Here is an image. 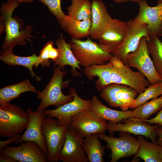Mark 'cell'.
Instances as JSON below:
<instances>
[{
	"mask_svg": "<svg viewBox=\"0 0 162 162\" xmlns=\"http://www.w3.org/2000/svg\"><path fill=\"white\" fill-rule=\"evenodd\" d=\"M74 96V100L62 105L55 110H44L46 115L56 118L58 122L66 125L69 124L72 118L78 113L91 107V100H84L77 94L76 89L71 88L69 90Z\"/></svg>",
	"mask_w": 162,
	"mask_h": 162,
	"instance_id": "cell-12",
	"label": "cell"
},
{
	"mask_svg": "<svg viewBox=\"0 0 162 162\" xmlns=\"http://www.w3.org/2000/svg\"><path fill=\"white\" fill-rule=\"evenodd\" d=\"M162 108V96L136 107L132 111L134 118L139 120H146Z\"/></svg>",
	"mask_w": 162,
	"mask_h": 162,
	"instance_id": "cell-29",
	"label": "cell"
},
{
	"mask_svg": "<svg viewBox=\"0 0 162 162\" xmlns=\"http://www.w3.org/2000/svg\"><path fill=\"white\" fill-rule=\"evenodd\" d=\"M147 44L155 69L160 76H162V42L156 36L147 40Z\"/></svg>",
	"mask_w": 162,
	"mask_h": 162,
	"instance_id": "cell-30",
	"label": "cell"
},
{
	"mask_svg": "<svg viewBox=\"0 0 162 162\" xmlns=\"http://www.w3.org/2000/svg\"><path fill=\"white\" fill-rule=\"evenodd\" d=\"M92 25L89 36L92 40H98L112 18L106 6L101 0H92Z\"/></svg>",
	"mask_w": 162,
	"mask_h": 162,
	"instance_id": "cell-19",
	"label": "cell"
},
{
	"mask_svg": "<svg viewBox=\"0 0 162 162\" xmlns=\"http://www.w3.org/2000/svg\"><path fill=\"white\" fill-rule=\"evenodd\" d=\"M91 108L100 118L113 123L126 122L134 118L132 111H118L109 108L103 104L95 95L91 100Z\"/></svg>",
	"mask_w": 162,
	"mask_h": 162,
	"instance_id": "cell-20",
	"label": "cell"
},
{
	"mask_svg": "<svg viewBox=\"0 0 162 162\" xmlns=\"http://www.w3.org/2000/svg\"><path fill=\"white\" fill-rule=\"evenodd\" d=\"M29 115V121L26 130L21 137L16 141L19 143L22 141H31L38 144L43 153L47 155L48 150L45 137L42 131V125L46 115L43 111H32L30 108L27 109Z\"/></svg>",
	"mask_w": 162,
	"mask_h": 162,
	"instance_id": "cell-17",
	"label": "cell"
},
{
	"mask_svg": "<svg viewBox=\"0 0 162 162\" xmlns=\"http://www.w3.org/2000/svg\"><path fill=\"white\" fill-rule=\"evenodd\" d=\"M127 30L126 22L112 18L98 39L99 45L112 54L123 41Z\"/></svg>",
	"mask_w": 162,
	"mask_h": 162,
	"instance_id": "cell-18",
	"label": "cell"
},
{
	"mask_svg": "<svg viewBox=\"0 0 162 162\" xmlns=\"http://www.w3.org/2000/svg\"><path fill=\"white\" fill-rule=\"evenodd\" d=\"M126 22L127 30L124 38L112 53L121 59L124 64L126 56L137 49L142 38L146 37L147 40L149 39L146 23L134 19L130 20Z\"/></svg>",
	"mask_w": 162,
	"mask_h": 162,
	"instance_id": "cell-8",
	"label": "cell"
},
{
	"mask_svg": "<svg viewBox=\"0 0 162 162\" xmlns=\"http://www.w3.org/2000/svg\"><path fill=\"white\" fill-rule=\"evenodd\" d=\"M19 5V3L15 0H8L1 4L0 9V33H5V37L2 47V50L8 49H13L16 46H24L26 44V39L35 38L31 35L32 25L22 28L23 21L16 16L12 17L15 9Z\"/></svg>",
	"mask_w": 162,
	"mask_h": 162,
	"instance_id": "cell-1",
	"label": "cell"
},
{
	"mask_svg": "<svg viewBox=\"0 0 162 162\" xmlns=\"http://www.w3.org/2000/svg\"><path fill=\"white\" fill-rule=\"evenodd\" d=\"M140 121L148 123L151 125L156 124L162 126V108L154 117L150 119Z\"/></svg>",
	"mask_w": 162,
	"mask_h": 162,
	"instance_id": "cell-34",
	"label": "cell"
},
{
	"mask_svg": "<svg viewBox=\"0 0 162 162\" xmlns=\"http://www.w3.org/2000/svg\"><path fill=\"white\" fill-rule=\"evenodd\" d=\"M38 57L35 54L28 57H22L14 54L12 50L6 49L2 50L0 56V60L7 64L10 65H21L28 69L32 77H36L37 80L40 81L41 78L36 75L32 68L37 64Z\"/></svg>",
	"mask_w": 162,
	"mask_h": 162,
	"instance_id": "cell-24",
	"label": "cell"
},
{
	"mask_svg": "<svg viewBox=\"0 0 162 162\" xmlns=\"http://www.w3.org/2000/svg\"><path fill=\"white\" fill-rule=\"evenodd\" d=\"M98 135L99 139L107 142L106 147L111 150V162H116L121 158L135 155L140 146L138 139L128 133L120 132V136L117 138L108 136L104 133Z\"/></svg>",
	"mask_w": 162,
	"mask_h": 162,
	"instance_id": "cell-9",
	"label": "cell"
},
{
	"mask_svg": "<svg viewBox=\"0 0 162 162\" xmlns=\"http://www.w3.org/2000/svg\"><path fill=\"white\" fill-rule=\"evenodd\" d=\"M20 134H17L9 138L4 141H0V151L2 150L8 145L13 142H15L21 137Z\"/></svg>",
	"mask_w": 162,
	"mask_h": 162,
	"instance_id": "cell-35",
	"label": "cell"
},
{
	"mask_svg": "<svg viewBox=\"0 0 162 162\" xmlns=\"http://www.w3.org/2000/svg\"><path fill=\"white\" fill-rule=\"evenodd\" d=\"M160 77H161V79H162V76H160Z\"/></svg>",
	"mask_w": 162,
	"mask_h": 162,
	"instance_id": "cell-43",
	"label": "cell"
},
{
	"mask_svg": "<svg viewBox=\"0 0 162 162\" xmlns=\"http://www.w3.org/2000/svg\"><path fill=\"white\" fill-rule=\"evenodd\" d=\"M139 13L134 19L146 23L149 39L162 34V3L151 7L146 0H140Z\"/></svg>",
	"mask_w": 162,
	"mask_h": 162,
	"instance_id": "cell-14",
	"label": "cell"
},
{
	"mask_svg": "<svg viewBox=\"0 0 162 162\" xmlns=\"http://www.w3.org/2000/svg\"><path fill=\"white\" fill-rule=\"evenodd\" d=\"M67 9L68 15L80 20H92V2L90 0H71Z\"/></svg>",
	"mask_w": 162,
	"mask_h": 162,
	"instance_id": "cell-28",
	"label": "cell"
},
{
	"mask_svg": "<svg viewBox=\"0 0 162 162\" xmlns=\"http://www.w3.org/2000/svg\"><path fill=\"white\" fill-rule=\"evenodd\" d=\"M115 3L118 4L124 3L128 1L137 2L140 0H113Z\"/></svg>",
	"mask_w": 162,
	"mask_h": 162,
	"instance_id": "cell-38",
	"label": "cell"
},
{
	"mask_svg": "<svg viewBox=\"0 0 162 162\" xmlns=\"http://www.w3.org/2000/svg\"><path fill=\"white\" fill-rule=\"evenodd\" d=\"M158 138L156 139L155 143L162 146V127H159L157 130Z\"/></svg>",
	"mask_w": 162,
	"mask_h": 162,
	"instance_id": "cell-37",
	"label": "cell"
},
{
	"mask_svg": "<svg viewBox=\"0 0 162 162\" xmlns=\"http://www.w3.org/2000/svg\"><path fill=\"white\" fill-rule=\"evenodd\" d=\"M58 66L54 68V73L50 82L41 92H38V98L41 100L37 110L43 111L47 107L54 105L57 107L72 101L74 96L70 92L67 95L64 94L62 89L68 81L64 82L63 77L67 72L61 70Z\"/></svg>",
	"mask_w": 162,
	"mask_h": 162,
	"instance_id": "cell-3",
	"label": "cell"
},
{
	"mask_svg": "<svg viewBox=\"0 0 162 162\" xmlns=\"http://www.w3.org/2000/svg\"><path fill=\"white\" fill-rule=\"evenodd\" d=\"M27 112L19 106L8 103L0 106V135L8 137L26 129L29 121Z\"/></svg>",
	"mask_w": 162,
	"mask_h": 162,
	"instance_id": "cell-4",
	"label": "cell"
},
{
	"mask_svg": "<svg viewBox=\"0 0 162 162\" xmlns=\"http://www.w3.org/2000/svg\"><path fill=\"white\" fill-rule=\"evenodd\" d=\"M140 145L135 155L145 162H162V146L146 140L144 136L139 135Z\"/></svg>",
	"mask_w": 162,
	"mask_h": 162,
	"instance_id": "cell-25",
	"label": "cell"
},
{
	"mask_svg": "<svg viewBox=\"0 0 162 162\" xmlns=\"http://www.w3.org/2000/svg\"><path fill=\"white\" fill-rule=\"evenodd\" d=\"M162 3V0H158V4L161 3Z\"/></svg>",
	"mask_w": 162,
	"mask_h": 162,
	"instance_id": "cell-41",
	"label": "cell"
},
{
	"mask_svg": "<svg viewBox=\"0 0 162 162\" xmlns=\"http://www.w3.org/2000/svg\"><path fill=\"white\" fill-rule=\"evenodd\" d=\"M160 126L159 124L152 125L146 122L134 118H131L124 123L116 124L108 122L106 130L111 136L116 131L125 132L143 136L148 138L152 142L155 143L158 137L157 130Z\"/></svg>",
	"mask_w": 162,
	"mask_h": 162,
	"instance_id": "cell-15",
	"label": "cell"
},
{
	"mask_svg": "<svg viewBox=\"0 0 162 162\" xmlns=\"http://www.w3.org/2000/svg\"><path fill=\"white\" fill-rule=\"evenodd\" d=\"M160 95H161V89L160 82L150 85L143 92L139 94L130 108L135 109L148 100L157 98Z\"/></svg>",
	"mask_w": 162,
	"mask_h": 162,
	"instance_id": "cell-32",
	"label": "cell"
},
{
	"mask_svg": "<svg viewBox=\"0 0 162 162\" xmlns=\"http://www.w3.org/2000/svg\"><path fill=\"white\" fill-rule=\"evenodd\" d=\"M0 162H17L14 158L6 155L0 153Z\"/></svg>",
	"mask_w": 162,
	"mask_h": 162,
	"instance_id": "cell-36",
	"label": "cell"
},
{
	"mask_svg": "<svg viewBox=\"0 0 162 162\" xmlns=\"http://www.w3.org/2000/svg\"><path fill=\"white\" fill-rule=\"evenodd\" d=\"M125 64L129 67L136 68L145 75L150 85L162 81L150 57L147 48L146 37L141 38L138 47L135 51L127 55Z\"/></svg>",
	"mask_w": 162,
	"mask_h": 162,
	"instance_id": "cell-7",
	"label": "cell"
},
{
	"mask_svg": "<svg viewBox=\"0 0 162 162\" xmlns=\"http://www.w3.org/2000/svg\"><path fill=\"white\" fill-rule=\"evenodd\" d=\"M67 125L59 123L58 119L48 116L44 120L42 131L48 150V162L58 161L60 152L66 139Z\"/></svg>",
	"mask_w": 162,
	"mask_h": 162,
	"instance_id": "cell-6",
	"label": "cell"
},
{
	"mask_svg": "<svg viewBox=\"0 0 162 162\" xmlns=\"http://www.w3.org/2000/svg\"><path fill=\"white\" fill-rule=\"evenodd\" d=\"M61 27L72 37L80 40L89 36L92 22L90 19L77 20L69 15H65L59 22Z\"/></svg>",
	"mask_w": 162,
	"mask_h": 162,
	"instance_id": "cell-21",
	"label": "cell"
},
{
	"mask_svg": "<svg viewBox=\"0 0 162 162\" xmlns=\"http://www.w3.org/2000/svg\"><path fill=\"white\" fill-rule=\"evenodd\" d=\"M109 62L111 64V77L112 83L128 86L139 94L143 92L150 85L144 75L139 71L132 70L118 58L114 56Z\"/></svg>",
	"mask_w": 162,
	"mask_h": 162,
	"instance_id": "cell-5",
	"label": "cell"
},
{
	"mask_svg": "<svg viewBox=\"0 0 162 162\" xmlns=\"http://www.w3.org/2000/svg\"><path fill=\"white\" fill-rule=\"evenodd\" d=\"M138 93L128 86L112 83L103 89L100 95L110 106L127 111L134 104Z\"/></svg>",
	"mask_w": 162,
	"mask_h": 162,
	"instance_id": "cell-10",
	"label": "cell"
},
{
	"mask_svg": "<svg viewBox=\"0 0 162 162\" xmlns=\"http://www.w3.org/2000/svg\"><path fill=\"white\" fill-rule=\"evenodd\" d=\"M26 92H38L28 80L2 88L0 90V105L9 103L10 101Z\"/></svg>",
	"mask_w": 162,
	"mask_h": 162,
	"instance_id": "cell-26",
	"label": "cell"
},
{
	"mask_svg": "<svg viewBox=\"0 0 162 162\" xmlns=\"http://www.w3.org/2000/svg\"><path fill=\"white\" fill-rule=\"evenodd\" d=\"M75 58L81 66L105 64L114 56L103 50L90 38L82 40L72 38L69 43Z\"/></svg>",
	"mask_w": 162,
	"mask_h": 162,
	"instance_id": "cell-2",
	"label": "cell"
},
{
	"mask_svg": "<svg viewBox=\"0 0 162 162\" xmlns=\"http://www.w3.org/2000/svg\"><path fill=\"white\" fill-rule=\"evenodd\" d=\"M58 56V52L57 48L54 47V44L52 41L47 42L43 48L40 51L38 56V60L35 65L37 68L39 64L43 67H49L51 64L50 60L52 59L54 62Z\"/></svg>",
	"mask_w": 162,
	"mask_h": 162,
	"instance_id": "cell-31",
	"label": "cell"
},
{
	"mask_svg": "<svg viewBox=\"0 0 162 162\" xmlns=\"http://www.w3.org/2000/svg\"><path fill=\"white\" fill-rule=\"evenodd\" d=\"M46 6L59 22L65 16L61 8V0H37Z\"/></svg>",
	"mask_w": 162,
	"mask_h": 162,
	"instance_id": "cell-33",
	"label": "cell"
},
{
	"mask_svg": "<svg viewBox=\"0 0 162 162\" xmlns=\"http://www.w3.org/2000/svg\"><path fill=\"white\" fill-rule=\"evenodd\" d=\"M159 36H162V34H161Z\"/></svg>",
	"mask_w": 162,
	"mask_h": 162,
	"instance_id": "cell-42",
	"label": "cell"
},
{
	"mask_svg": "<svg viewBox=\"0 0 162 162\" xmlns=\"http://www.w3.org/2000/svg\"><path fill=\"white\" fill-rule=\"evenodd\" d=\"M18 3L27 2L28 3L32 2L34 0H15Z\"/></svg>",
	"mask_w": 162,
	"mask_h": 162,
	"instance_id": "cell-39",
	"label": "cell"
},
{
	"mask_svg": "<svg viewBox=\"0 0 162 162\" xmlns=\"http://www.w3.org/2000/svg\"><path fill=\"white\" fill-rule=\"evenodd\" d=\"M83 139L82 145L88 161L103 162L105 147L101 145L98 134H94Z\"/></svg>",
	"mask_w": 162,
	"mask_h": 162,
	"instance_id": "cell-27",
	"label": "cell"
},
{
	"mask_svg": "<svg viewBox=\"0 0 162 162\" xmlns=\"http://www.w3.org/2000/svg\"><path fill=\"white\" fill-rule=\"evenodd\" d=\"M160 86H161V95L162 96V81L159 82Z\"/></svg>",
	"mask_w": 162,
	"mask_h": 162,
	"instance_id": "cell-40",
	"label": "cell"
},
{
	"mask_svg": "<svg viewBox=\"0 0 162 162\" xmlns=\"http://www.w3.org/2000/svg\"><path fill=\"white\" fill-rule=\"evenodd\" d=\"M66 139L58 157V161L63 162H87L83 148L84 139L69 124L67 125Z\"/></svg>",
	"mask_w": 162,
	"mask_h": 162,
	"instance_id": "cell-13",
	"label": "cell"
},
{
	"mask_svg": "<svg viewBox=\"0 0 162 162\" xmlns=\"http://www.w3.org/2000/svg\"><path fill=\"white\" fill-rule=\"evenodd\" d=\"M70 124L84 138L92 134L104 133L106 130L107 123L91 107L73 117Z\"/></svg>",
	"mask_w": 162,
	"mask_h": 162,
	"instance_id": "cell-11",
	"label": "cell"
},
{
	"mask_svg": "<svg viewBox=\"0 0 162 162\" xmlns=\"http://www.w3.org/2000/svg\"><path fill=\"white\" fill-rule=\"evenodd\" d=\"M55 43L58 50V56L54 62V65L60 67L62 70L65 65H69L76 74L77 72L76 68L82 71L80 67V63L74 55L70 44L65 41L62 33L56 40Z\"/></svg>",
	"mask_w": 162,
	"mask_h": 162,
	"instance_id": "cell-22",
	"label": "cell"
},
{
	"mask_svg": "<svg viewBox=\"0 0 162 162\" xmlns=\"http://www.w3.org/2000/svg\"><path fill=\"white\" fill-rule=\"evenodd\" d=\"M0 153L10 156L17 162H47V155L39 145L34 142L24 141L17 147L7 146Z\"/></svg>",
	"mask_w": 162,
	"mask_h": 162,
	"instance_id": "cell-16",
	"label": "cell"
},
{
	"mask_svg": "<svg viewBox=\"0 0 162 162\" xmlns=\"http://www.w3.org/2000/svg\"><path fill=\"white\" fill-rule=\"evenodd\" d=\"M111 68V64L109 62L103 64L94 65L85 67L83 72L90 80H93L96 76L98 77L95 84L97 89L101 92L105 87L112 83Z\"/></svg>",
	"mask_w": 162,
	"mask_h": 162,
	"instance_id": "cell-23",
	"label": "cell"
}]
</instances>
